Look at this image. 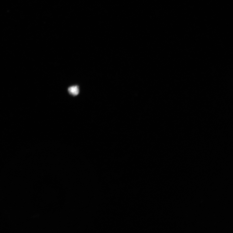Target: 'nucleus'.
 <instances>
[{"instance_id": "obj_1", "label": "nucleus", "mask_w": 233, "mask_h": 233, "mask_svg": "<svg viewBox=\"0 0 233 233\" xmlns=\"http://www.w3.org/2000/svg\"><path fill=\"white\" fill-rule=\"evenodd\" d=\"M68 91L71 96L75 97L78 96L80 93L79 87L78 85L71 86L68 88Z\"/></svg>"}]
</instances>
